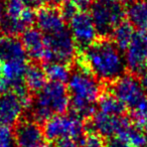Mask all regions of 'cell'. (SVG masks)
Returning <instances> with one entry per match:
<instances>
[{
	"label": "cell",
	"mask_w": 147,
	"mask_h": 147,
	"mask_svg": "<svg viewBox=\"0 0 147 147\" xmlns=\"http://www.w3.org/2000/svg\"><path fill=\"white\" fill-rule=\"evenodd\" d=\"M43 69L49 81L63 83V84L67 83L71 71V67H69V65L59 61L45 63Z\"/></svg>",
	"instance_id": "20"
},
{
	"label": "cell",
	"mask_w": 147,
	"mask_h": 147,
	"mask_svg": "<svg viewBox=\"0 0 147 147\" xmlns=\"http://www.w3.org/2000/svg\"><path fill=\"white\" fill-rule=\"evenodd\" d=\"M25 110V105L13 91L0 94V124L8 127L15 126Z\"/></svg>",
	"instance_id": "12"
},
{
	"label": "cell",
	"mask_w": 147,
	"mask_h": 147,
	"mask_svg": "<svg viewBox=\"0 0 147 147\" xmlns=\"http://www.w3.org/2000/svg\"><path fill=\"white\" fill-rule=\"evenodd\" d=\"M45 42L47 47L45 63L59 61L67 65L74 63L78 47L67 27L55 34L45 35Z\"/></svg>",
	"instance_id": "6"
},
{
	"label": "cell",
	"mask_w": 147,
	"mask_h": 147,
	"mask_svg": "<svg viewBox=\"0 0 147 147\" xmlns=\"http://www.w3.org/2000/svg\"><path fill=\"white\" fill-rule=\"evenodd\" d=\"M135 33L136 31H135L133 25L129 21L124 20L115 28V30L111 35V38L121 51H125L131 43V41L133 40Z\"/></svg>",
	"instance_id": "19"
},
{
	"label": "cell",
	"mask_w": 147,
	"mask_h": 147,
	"mask_svg": "<svg viewBox=\"0 0 147 147\" xmlns=\"http://www.w3.org/2000/svg\"><path fill=\"white\" fill-rule=\"evenodd\" d=\"M140 81H141V83H142V86H143V88H144L145 92H146V94H147V73L143 74L142 76H141Z\"/></svg>",
	"instance_id": "32"
},
{
	"label": "cell",
	"mask_w": 147,
	"mask_h": 147,
	"mask_svg": "<svg viewBox=\"0 0 147 147\" xmlns=\"http://www.w3.org/2000/svg\"><path fill=\"white\" fill-rule=\"evenodd\" d=\"M124 55L129 73L136 76L147 73V41L143 31H136Z\"/></svg>",
	"instance_id": "11"
},
{
	"label": "cell",
	"mask_w": 147,
	"mask_h": 147,
	"mask_svg": "<svg viewBox=\"0 0 147 147\" xmlns=\"http://www.w3.org/2000/svg\"><path fill=\"white\" fill-rule=\"evenodd\" d=\"M144 131H145V133H146V135H147V126L144 128Z\"/></svg>",
	"instance_id": "36"
},
{
	"label": "cell",
	"mask_w": 147,
	"mask_h": 147,
	"mask_svg": "<svg viewBox=\"0 0 147 147\" xmlns=\"http://www.w3.org/2000/svg\"><path fill=\"white\" fill-rule=\"evenodd\" d=\"M26 53L33 61H45L47 47L45 42V34L37 27H29L21 34Z\"/></svg>",
	"instance_id": "14"
},
{
	"label": "cell",
	"mask_w": 147,
	"mask_h": 147,
	"mask_svg": "<svg viewBox=\"0 0 147 147\" xmlns=\"http://www.w3.org/2000/svg\"><path fill=\"white\" fill-rule=\"evenodd\" d=\"M27 8H30L32 10H38L43 5L42 0H23Z\"/></svg>",
	"instance_id": "29"
},
{
	"label": "cell",
	"mask_w": 147,
	"mask_h": 147,
	"mask_svg": "<svg viewBox=\"0 0 147 147\" xmlns=\"http://www.w3.org/2000/svg\"><path fill=\"white\" fill-rule=\"evenodd\" d=\"M134 147H145L147 145V135L143 129H140L131 123L120 135Z\"/></svg>",
	"instance_id": "21"
},
{
	"label": "cell",
	"mask_w": 147,
	"mask_h": 147,
	"mask_svg": "<svg viewBox=\"0 0 147 147\" xmlns=\"http://www.w3.org/2000/svg\"><path fill=\"white\" fill-rule=\"evenodd\" d=\"M16 147H49L43 128L31 119H22L13 129Z\"/></svg>",
	"instance_id": "10"
},
{
	"label": "cell",
	"mask_w": 147,
	"mask_h": 147,
	"mask_svg": "<svg viewBox=\"0 0 147 147\" xmlns=\"http://www.w3.org/2000/svg\"><path fill=\"white\" fill-rule=\"evenodd\" d=\"M0 32H1V30H0Z\"/></svg>",
	"instance_id": "39"
},
{
	"label": "cell",
	"mask_w": 147,
	"mask_h": 147,
	"mask_svg": "<svg viewBox=\"0 0 147 147\" xmlns=\"http://www.w3.org/2000/svg\"><path fill=\"white\" fill-rule=\"evenodd\" d=\"M0 147H16L13 131L2 124H0Z\"/></svg>",
	"instance_id": "23"
},
{
	"label": "cell",
	"mask_w": 147,
	"mask_h": 147,
	"mask_svg": "<svg viewBox=\"0 0 147 147\" xmlns=\"http://www.w3.org/2000/svg\"><path fill=\"white\" fill-rule=\"evenodd\" d=\"M53 147H80V145L71 138H61L53 142Z\"/></svg>",
	"instance_id": "27"
},
{
	"label": "cell",
	"mask_w": 147,
	"mask_h": 147,
	"mask_svg": "<svg viewBox=\"0 0 147 147\" xmlns=\"http://www.w3.org/2000/svg\"><path fill=\"white\" fill-rule=\"evenodd\" d=\"M67 23L79 51L86 49L100 37L92 16L86 10H80Z\"/></svg>",
	"instance_id": "9"
},
{
	"label": "cell",
	"mask_w": 147,
	"mask_h": 147,
	"mask_svg": "<svg viewBox=\"0 0 147 147\" xmlns=\"http://www.w3.org/2000/svg\"><path fill=\"white\" fill-rule=\"evenodd\" d=\"M67 87L71 99V112L84 120L91 118L96 113V102L102 94L100 81L77 63L76 67H71Z\"/></svg>",
	"instance_id": "2"
},
{
	"label": "cell",
	"mask_w": 147,
	"mask_h": 147,
	"mask_svg": "<svg viewBox=\"0 0 147 147\" xmlns=\"http://www.w3.org/2000/svg\"><path fill=\"white\" fill-rule=\"evenodd\" d=\"M127 21L138 31L147 29V1L132 0L126 5Z\"/></svg>",
	"instance_id": "16"
},
{
	"label": "cell",
	"mask_w": 147,
	"mask_h": 147,
	"mask_svg": "<svg viewBox=\"0 0 147 147\" xmlns=\"http://www.w3.org/2000/svg\"><path fill=\"white\" fill-rule=\"evenodd\" d=\"M22 59H27V53L20 38L15 35L0 36V63Z\"/></svg>",
	"instance_id": "15"
},
{
	"label": "cell",
	"mask_w": 147,
	"mask_h": 147,
	"mask_svg": "<svg viewBox=\"0 0 147 147\" xmlns=\"http://www.w3.org/2000/svg\"><path fill=\"white\" fill-rule=\"evenodd\" d=\"M47 74L43 67L37 61L28 63L24 76V83L32 94L38 93L47 85Z\"/></svg>",
	"instance_id": "17"
},
{
	"label": "cell",
	"mask_w": 147,
	"mask_h": 147,
	"mask_svg": "<svg viewBox=\"0 0 147 147\" xmlns=\"http://www.w3.org/2000/svg\"><path fill=\"white\" fill-rule=\"evenodd\" d=\"M122 53L111 37H99L89 47L79 51L77 63L98 81L112 84L126 74V61Z\"/></svg>",
	"instance_id": "1"
},
{
	"label": "cell",
	"mask_w": 147,
	"mask_h": 147,
	"mask_svg": "<svg viewBox=\"0 0 147 147\" xmlns=\"http://www.w3.org/2000/svg\"><path fill=\"white\" fill-rule=\"evenodd\" d=\"M3 78V71H2V65L0 63V81L2 80Z\"/></svg>",
	"instance_id": "33"
},
{
	"label": "cell",
	"mask_w": 147,
	"mask_h": 147,
	"mask_svg": "<svg viewBox=\"0 0 147 147\" xmlns=\"http://www.w3.org/2000/svg\"><path fill=\"white\" fill-rule=\"evenodd\" d=\"M69 1L74 3V4L79 8V10H81V11L90 8L91 4H92V2H93V0H69Z\"/></svg>",
	"instance_id": "28"
},
{
	"label": "cell",
	"mask_w": 147,
	"mask_h": 147,
	"mask_svg": "<svg viewBox=\"0 0 147 147\" xmlns=\"http://www.w3.org/2000/svg\"><path fill=\"white\" fill-rule=\"evenodd\" d=\"M106 147H134L120 136H113L106 139Z\"/></svg>",
	"instance_id": "26"
},
{
	"label": "cell",
	"mask_w": 147,
	"mask_h": 147,
	"mask_svg": "<svg viewBox=\"0 0 147 147\" xmlns=\"http://www.w3.org/2000/svg\"><path fill=\"white\" fill-rule=\"evenodd\" d=\"M0 1H5V0H0Z\"/></svg>",
	"instance_id": "37"
},
{
	"label": "cell",
	"mask_w": 147,
	"mask_h": 147,
	"mask_svg": "<svg viewBox=\"0 0 147 147\" xmlns=\"http://www.w3.org/2000/svg\"><path fill=\"white\" fill-rule=\"evenodd\" d=\"M71 99L67 87L63 83L49 81L33 96L28 108L29 119L42 124L51 117L65 114Z\"/></svg>",
	"instance_id": "3"
},
{
	"label": "cell",
	"mask_w": 147,
	"mask_h": 147,
	"mask_svg": "<svg viewBox=\"0 0 147 147\" xmlns=\"http://www.w3.org/2000/svg\"><path fill=\"white\" fill-rule=\"evenodd\" d=\"M63 0H42V3L45 6L47 7H57L59 8V5L61 4Z\"/></svg>",
	"instance_id": "30"
},
{
	"label": "cell",
	"mask_w": 147,
	"mask_h": 147,
	"mask_svg": "<svg viewBox=\"0 0 147 147\" xmlns=\"http://www.w3.org/2000/svg\"><path fill=\"white\" fill-rule=\"evenodd\" d=\"M90 14L100 37H111L113 31L126 17V7L120 0H95Z\"/></svg>",
	"instance_id": "4"
},
{
	"label": "cell",
	"mask_w": 147,
	"mask_h": 147,
	"mask_svg": "<svg viewBox=\"0 0 147 147\" xmlns=\"http://www.w3.org/2000/svg\"><path fill=\"white\" fill-rule=\"evenodd\" d=\"M110 91L130 111L136 108L147 98V94L140 79L138 76L131 73H126L118 80L110 84Z\"/></svg>",
	"instance_id": "7"
},
{
	"label": "cell",
	"mask_w": 147,
	"mask_h": 147,
	"mask_svg": "<svg viewBox=\"0 0 147 147\" xmlns=\"http://www.w3.org/2000/svg\"><path fill=\"white\" fill-rule=\"evenodd\" d=\"M145 147H147V145H146V146H145Z\"/></svg>",
	"instance_id": "38"
},
{
	"label": "cell",
	"mask_w": 147,
	"mask_h": 147,
	"mask_svg": "<svg viewBox=\"0 0 147 147\" xmlns=\"http://www.w3.org/2000/svg\"><path fill=\"white\" fill-rule=\"evenodd\" d=\"M122 3H129L130 1H132V0H120Z\"/></svg>",
	"instance_id": "34"
},
{
	"label": "cell",
	"mask_w": 147,
	"mask_h": 147,
	"mask_svg": "<svg viewBox=\"0 0 147 147\" xmlns=\"http://www.w3.org/2000/svg\"><path fill=\"white\" fill-rule=\"evenodd\" d=\"M143 33H144V36H145V38H146V41H147V29H146V30H143Z\"/></svg>",
	"instance_id": "35"
},
{
	"label": "cell",
	"mask_w": 147,
	"mask_h": 147,
	"mask_svg": "<svg viewBox=\"0 0 147 147\" xmlns=\"http://www.w3.org/2000/svg\"><path fill=\"white\" fill-rule=\"evenodd\" d=\"M59 11L67 22H69L77 13L79 12V8L76 5L71 3L69 0H63L61 4L59 5Z\"/></svg>",
	"instance_id": "24"
},
{
	"label": "cell",
	"mask_w": 147,
	"mask_h": 147,
	"mask_svg": "<svg viewBox=\"0 0 147 147\" xmlns=\"http://www.w3.org/2000/svg\"><path fill=\"white\" fill-rule=\"evenodd\" d=\"M97 106L100 112L113 116H124L127 107L121 102L110 90L102 92L99 97Z\"/></svg>",
	"instance_id": "18"
},
{
	"label": "cell",
	"mask_w": 147,
	"mask_h": 147,
	"mask_svg": "<svg viewBox=\"0 0 147 147\" xmlns=\"http://www.w3.org/2000/svg\"><path fill=\"white\" fill-rule=\"evenodd\" d=\"M6 2L0 1V22L6 17Z\"/></svg>",
	"instance_id": "31"
},
{
	"label": "cell",
	"mask_w": 147,
	"mask_h": 147,
	"mask_svg": "<svg viewBox=\"0 0 147 147\" xmlns=\"http://www.w3.org/2000/svg\"><path fill=\"white\" fill-rule=\"evenodd\" d=\"M23 0H6V13L11 18H18L26 9Z\"/></svg>",
	"instance_id": "22"
},
{
	"label": "cell",
	"mask_w": 147,
	"mask_h": 147,
	"mask_svg": "<svg viewBox=\"0 0 147 147\" xmlns=\"http://www.w3.org/2000/svg\"><path fill=\"white\" fill-rule=\"evenodd\" d=\"M131 123L130 118L126 116H113L98 111L85 120V126L87 133L94 132L104 138H110L120 135Z\"/></svg>",
	"instance_id": "8"
},
{
	"label": "cell",
	"mask_w": 147,
	"mask_h": 147,
	"mask_svg": "<svg viewBox=\"0 0 147 147\" xmlns=\"http://www.w3.org/2000/svg\"><path fill=\"white\" fill-rule=\"evenodd\" d=\"M146 1H147V0H146Z\"/></svg>",
	"instance_id": "40"
},
{
	"label": "cell",
	"mask_w": 147,
	"mask_h": 147,
	"mask_svg": "<svg viewBox=\"0 0 147 147\" xmlns=\"http://www.w3.org/2000/svg\"><path fill=\"white\" fill-rule=\"evenodd\" d=\"M81 147H106V140L101 135L90 132L86 134V138Z\"/></svg>",
	"instance_id": "25"
},
{
	"label": "cell",
	"mask_w": 147,
	"mask_h": 147,
	"mask_svg": "<svg viewBox=\"0 0 147 147\" xmlns=\"http://www.w3.org/2000/svg\"><path fill=\"white\" fill-rule=\"evenodd\" d=\"M43 132L47 141L55 142L61 138H71L80 147L87 134L84 119L73 112L51 117L43 123Z\"/></svg>",
	"instance_id": "5"
},
{
	"label": "cell",
	"mask_w": 147,
	"mask_h": 147,
	"mask_svg": "<svg viewBox=\"0 0 147 147\" xmlns=\"http://www.w3.org/2000/svg\"><path fill=\"white\" fill-rule=\"evenodd\" d=\"M36 27L45 35L55 34L67 28V21L57 7L43 6L36 11Z\"/></svg>",
	"instance_id": "13"
}]
</instances>
